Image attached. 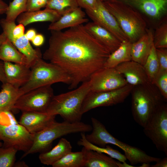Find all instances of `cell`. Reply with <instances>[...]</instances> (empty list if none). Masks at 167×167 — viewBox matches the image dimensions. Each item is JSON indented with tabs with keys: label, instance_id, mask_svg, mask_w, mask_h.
<instances>
[{
	"label": "cell",
	"instance_id": "cell-15",
	"mask_svg": "<svg viewBox=\"0 0 167 167\" xmlns=\"http://www.w3.org/2000/svg\"><path fill=\"white\" fill-rule=\"evenodd\" d=\"M115 68L124 77L127 83L133 86H150V82L143 65L134 61L122 63Z\"/></svg>",
	"mask_w": 167,
	"mask_h": 167
},
{
	"label": "cell",
	"instance_id": "cell-30",
	"mask_svg": "<svg viewBox=\"0 0 167 167\" xmlns=\"http://www.w3.org/2000/svg\"><path fill=\"white\" fill-rule=\"evenodd\" d=\"M78 7L77 0H49L45 8L55 11L62 16Z\"/></svg>",
	"mask_w": 167,
	"mask_h": 167
},
{
	"label": "cell",
	"instance_id": "cell-28",
	"mask_svg": "<svg viewBox=\"0 0 167 167\" xmlns=\"http://www.w3.org/2000/svg\"><path fill=\"white\" fill-rule=\"evenodd\" d=\"M85 161V155L83 150L81 151L70 152L62 158L54 163L53 167H83Z\"/></svg>",
	"mask_w": 167,
	"mask_h": 167
},
{
	"label": "cell",
	"instance_id": "cell-33",
	"mask_svg": "<svg viewBox=\"0 0 167 167\" xmlns=\"http://www.w3.org/2000/svg\"><path fill=\"white\" fill-rule=\"evenodd\" d=\"M17 151L12 147H0V167H14Z\"/></svg>",
	"mask_w": 167,
	"mask_h": 167
},
{
	"label": "cell",
	"instance_id": "cell-21",
	"mask_svg": "<svg viewBox=\"0 0 167 167\" xmlns=\"http://www.w3.org/2000/svg\"><path fill=\"white\" fill-rule=\"evenodd\" d=\"M62 15L57 11L45 8L43 10L26 11L20 14L17 18L19 24L24 26L34 22H54L58 20Z\"/></svg>",
	"mask_w": 167,
	"mask_h": 167
},
{
	"label": "cell",
	"instance_id": "cell-14",
	"mask_svg": "<svg viewBox=\"0 0 167 167\" xmlns=\"http://www.w3.org/2000/svg\"><path fill=\"white\" fill-rule=\"evenodd\" d=\"M85 12L93 22L108 30L121 42L129 40L115 17L102 1L98 0L93 9L85 10Z\"/></svg>",
	"mask_w": 167,
	"mask_h": 167
},
{
	"label": "cell",
	"instance_id": "cell-37",
	"mask_svg": "<svg viewBox=\"0 0 167 167\" xmlns=\"http://www.w3.org/2000/svg\"><path fill=\"white\" fill-rule=\"evenodd\" d=\"M98 0H77L78 5L85 10L93 9Z\"/></svg>",
	"mask_w": 167,
	"mask_h": 167
},
{
	"label": "cell",
	"instance_id": "cell-19",
	"mask_svg": "<svg viewBox=\"0 0 167 167\" xmlns=\"http://www.w3.org/2000/svg\"><path fill=\"white\" fill-rule=\"evenodd\" d=\"M84 26L86 30L110 53L121 45L122 42L113 35L93 22H88Z\"/></svg>",
	"mask_w": 167,
	"mask_h": 167
},
{
	"label": "cell",
	"instance_id": "cell-3",
	"mask_svg": "<svg viewBox=\"0 0 167 167\" xmlns=\"http://www.w3.org/2000/svg\"><path fill=\"white\" fill-rule=\"evenodd\" d=\"M92 130L91 133L85 135L86 139L90 143L101 147L108 144L115 145L124 152V155L131 165L156 162L161 158L148 155L145 152L135 147L122 142L113 136L99 121L92 118Z\"/></svg>",
	"mask_w": 167,
	"mask_h": 167
},
{
	"label": "cell",
	"instance_id": "cell-2",
	"mask_svg": "<svg viewBox=\"0 0 167 167\" xmlns=\"http://www.w3.org/2000/svg\"><path fill=\"white\" fill-rule=\"evenodd\" d=\"M90 90L88 80L72 91L54 95L46 112L52 115H59L64 121L69 122L81 121L82 105Z\"/></svg>",
	"mask_w": 167,
	"mask_h": 167
},
{
	"label": "cell",
	"instance_id": "cell-22",
	"mask_svg": "<svg viewBox=\"0 0 167 167\" xmlns=\"http://www.w3.org/2000/svg\"><path fill=\"white\" fill-rule=\"evenodd\" d=\"M72 147L70 142L62 138L50 150L41 152L39 155L41 162L45 165H52L69 152L72 151Z\"/></svg>",
	"mask_w": 167,
	"mask_h": 167
},
{
	"label": "cell",
	"instance_id": "cell-40",
	"mask_svg": "<svg viewBox=\"0 0 167 167\" xmlns=\"http://www.w3.org/2000/svg\"><path fill=\"white\" fill-rule=\"evenodd\" d=\"M36 34L35 30L32 28L27 30L24 35L29 41H31Z\"/></svg>",
	"mask_w": 167,
	"mask_h": 167
},
{
	"label": "cell",
	"instance_id": "cell-27",
	"mask_svg": "<svg viewBox=\"0 0 167 167\" xmlns=\"http://www.w3.org/2000/svg\"><path fill=\"white\" fill-rule=\"evenodd\" d=\"M77 144L88 149L105 154L121 162H125L127 160L124 155L108 145L105 147H101L90 143L86 139L85 133H81V138L78 141Z\"/></svg>",
	"mask_w": 167,
	"mask_h": 167
},
{
	"label": "cell",
	"instance_id": "cell-12",
	"mask_svg": "<svg viewBox=\"0 0 167 167\" xmlns=\"http://www.w3.org/2000/svg\"><path fill=\"white\" fill-rule=\"evenodd\" d=\"M33 135L18 122L0 123V140L3 142V146L12 147L25 153L32 144Z\"/></svg>",
	"mask_w": 167,
	"mask_h": 167
},
{
	"label": "cell",
	"instance_id": "cell-20",
	"mask_svg": "<svg viewBox=\"0 0 167 167\" xmlns=\"http://www.w3.org/2000/svg\"><path fill=\"white\" fill-rule=\"evenodd\" d=\"M85 17V12L81 7H78L64 14L57 21L51 23L48 29L50 31H61L65 28L83 24L88 21V19Z\"/></svg>",
	"mask_w": 167,
	"mask_h": 167
},
{
	"label": "cell",
	"instance_id": "cell-43",
	"mask_svg": "<svg viewBox=\"0 0 167 167\" xmlns=\"http://www.w3.org/2000/svg\"><path fill=\"white\" fill-rule=\"evenodd\" d=\"M14 167H28L24 161H18L15 163Z\"/></svg>",
	"mask_w": 167,
	"mask_h": 167
},
{
	"label": "cell",
	"instance_id": "cell-35",
	"mask_svg": "<svg viewBox=\"0 0 167 167\" xmlns=\"http://www.w3.org/2000/svg\"><path fill=\"white\" fill-rule=\"evenodd\" d=\"M160 70L159 72L167 71V48H156Z\"/></svg>",
	"mask_w": 167,
	"mask_h": 167
},
{
	"label": "cell",
	"instance_id": "cell-23",
	"mask_svg": "<svg viewBox=\"0 0 167 167\" xmlns=\"http://www.w3.org/2000/svg\"><path fill=\"white\" fill-rule=\"evenodd\" d=\"M85 167H118V161L105 154L88 149L84 147Z\"/></svg>",
	"mask_w": 167,
	"mask_h": 167
},
{
	"label": "cell",
	"instance_id": "cell-39",
	"mask_svg": "<svg viewBox=\"0 0 167 167\" xmlns=\"http://www.w3.org/2000/svg\"><path fill=\"white\" fill-rule=\"evenodd\" d=\"M151 167H167V157H165L161 159L159 161L156 162V163L153 165H151Z\"/></svg>",
	"mask_w": 167,
	"mask_h": 167
},
{
	"label": "cell",
	"instance_id": "cell-45",
	"mask_svg": "<svg viewBox=\"0 0 167 167\" xmlns=\"http://www.w3.org/2000/svg\"><path fill=\"white\" fill-rule=\"evenodd\" d=\"M6 35L4 32H2L0 34V46L2 43L6 40Z\"/></svg>",
	"mask_w": 167,
	"mask_h": 167
},
{
	"label": "cell",
	"instance_id": "cell-6",
	"mask_svg": "<svg viewBox=\"0 0 167 167\" xmlns=\"http://www.w3.org/2000/svg\"><path fill=\"white\" fill-rule=\"evenodd\" d=\"M153 85L134 86L131 92L133 119L143 127L157 109L166 102Z\"/></svg>",
	"mask_w": 167,
	"mask_h": 167
},
{
	"label": "cell",
	"instance_id": "cell-17",
	"mask_svg": "<svg viewBox=\"0 0 167 167\" xmlns=\"http://www.w3.org/2000/svg\"><path fill=\"white\" fill-rule=\"evenodd\" d=\"M154 29L148 28L141 37L132 43L131 55L132 61L143 66L144 65L154 45Z\"/></svg>",
	"mask_w": 167,
	"mask_h": 167
},
{
	"label": "cell",
	"instance_id": "cell-10",
	"mask_svg": "<svg viewBox=\"0 0 167 167\" xmlns=\"http://www.w3.org/2000/svg\"><path fill=\"white\" fill-rule=\"evenodd\" d=\"M133 87L128 84L110 91L95 92L90 90L83 102L82 114L97 107L111 106L123 102L131 93Z\"/></svg>",
	"mask_w": 167,
	"mask_h": 167
},
{
	"label": "cell",
	"instance_id": "cell-41",
	"mask_svg": "<svg viewBox=\"0 0 167 167\" xmlns=\"http://www.w3.org/2000/svg\"><path fill=\"white\" fill-rule=\"evenodd\" d=\"M0 81L3 84L6 83L4 72V63L0 60Z\"/></svg>",
	"mask_w": 167,
	"mask_h": 167
},
{
	"label": "cell",
	"instance_id": "cell-4",
	"mask_svg": "<svg viewBox=\"0 0 167 167\" xmlns=\"http://www.w3.org/2000/svg\"><path fill=\"white\" fill-rule=\"evenodd\" d=\"M92 130V126L81 121L70 122L64 121L58 122L55 121L41 131L33 134L32 144L21 158L30 154L49 151L53 142L62 136L72 133H85Z\"/></svg>",
	"mask_w": 167,
	"mask_h": 167
},
{
	"label": "cell",
	"instance_id": "cell-24",
	"mask_svg": "<svg viewBox=\"0 0 167 167\" xmlns=\"http://www.w3.org/2000/svg\"><path fill=\"white\" fill-rule=\"evenodd\" d=\"M21 96L19 88L7 82L3 84L0 92V113L14 109L17 101Z\"/></svg>",
	"mask_w": 167,
	"mask_h": 167
},
{
	"label": "cell",
	"instance_id": "cell-7",
	"mask_svg": "<svg viewBox=\"0 0 167 167\" xmlns=\"http://www.w3.org/2000/svg\"><path fill=\"white\" fill-rule=\"evenodd\" d=\"M31 74L28 81L19 88L21 96L36 88L61 82L70 85L69 76L60 67L48 63L41 58L37 60L30 68Z\"/></svg>",
	"mask_w": 167,
	"mask_h": 167
},
{
	"label": "cell",
	"instance_id": "cell-34",
	"mask_svg": "<svg viewBox=\"0 0 167 167\" xmlns=\"http://www.w3.org/2000/svg\"><path fill=\"white\" fill-rule=\"evenodd\" d=\"M154 85L159 90L161 95L166 101L167 100V71L159 72Z\"/></svg>",
	"mask_w": 167,
	"mask_h": 167
},
{
	"label": "cell",
	"instance_id": "cell-13",
	"mask_svg": "<svg viewBox=\"0 0 167 167\" xmlns=\"http://www.w3.org/2000/svg\"><path fill=\"white\" fill-rule=\"evenodd\" d=\"M91 91L104 92L120 88L128 84L115 68L103 67L94 72L88 80Z\"/></svg>",
	"mask_w": 167,
	"mask_h": 167
},
{
	"label": "cell",
	"instance_id": "cell-32",
	"mask_svg": "<svg viewBox=\"0 0 167 167\" xmlns=\"http://www.w3.org/2000/svg\"><path fill=\"white\" fill-rule=\"evenodd\" d=\"M153 44L156 48H167V20L154 29Z\"/></svg>",
	"mask_w": 167,
	"mask_h": 167
},
{
	"label": "cell",
	"instance_id": "cell-46",
	"mask_svg": "<svg viewBox=\"0 0 167 167\" xmlns=\"http://www.w3.org/2000/svg\"><path fill=\"white\" fill-rule=\"evenodd\" d=\"M142 165L140 167H150L151 165L149 163H143L141 164Z\"/></svg>",
	"mask_w": 167,
	"mask_h": 167
},
{
	"label": "cell",
	"instance_id": "cell-16",
	"mask_svg": "<svg viewBox=\"0 0 167 167\" xmlns=\"http://www.w3.org/2000/svg\"><path fill=\"white\" fill-rule=\"evenodd\" d=\"M55 116L46 112L23 111L18 123L33 134L41 131L55 122Z\"/></svg>",
	"mask_w": 167,
	"mask_h": 167
},
{
	"label": "cell",
	"instance_id": "cell-18",
	"mask_svg": "<svg viewBox=\"0 0 167 167\" xmlns=\"http://www.w3.org/2000/svg\"><path fill=\"white\" fill-rule=\"evenodd\" d=\"M3 62L4 72L7 83L19 88L28 81L31 74L30 68L26 65Z\"/></svg>",
	"mask_w": 167,
	"mask_h": 167
},
{
	"label": "cell",
	"instance_id": "cell-31",
	"mask_svg": "<svg viewBox=\"0 0 167 167\" xmlns=\"http://www.w3.org/2000/svg\"><path fill=\"white\" fill-rule=\"evenodd\" d=\"M27 0H13L10 2L5 13V19L10 21H15L21 13L27 11Z\"/></svg>",
	"mask_w": 167,
	"mask_h": 167
},
{
	"label": "cell",
	"instance_id": "cell-5",
	"mask_svg": "<svg viewBox=\"0 0 167 167\" xmlns=\"http://www.w3.org/2000/svg\"><path fill=\"white\" fill-rule=\"evenodd\" d=\"M102 2L115 17L131 43L138 40L145 33L148 27L145 20L137 11L115 0Z\"/></svg>",
	"mask_w": 167,
	"mask_h": 167
},
{
	"label": "cell",
	"instance_id": "cell-47",
	"mask_svg": "<svg viewBox=\"0 0 167 167\" xmlns=\"http://www.w3.org/2000/svg\"><path fill=\"white\" fill-rule=\"evenodd\" d=\"M3 144L2 142L0 141V147L2 146Z\"/></svg>",
	"mask_w": 167,
	"mask_h": 167
},
{
	"label": "cell",
	"instance_id": "cell-26",
	"mask_svg": "<svg viewBox=\"0 0 167 167\" xmlns=\"http://www.w3.org/2000/svg\"><path fill=\"white\" fill-rule=\"evenodd\" d=\"M0 60L28 66L26 56L7 38L0 46Z\"/></svg>",
	"mask_w": 167,
	"mask_h": 167
},
{
	"label": "cell",
	"instance_id": "cell-42",
	"mask_svg": "<svg viewBox=\"0 0 167 167\" xmlns=\"http://www.w3.org/2000/svg\"><path fill=\"white\" fill-rule=\"evenodd\" d=\"M8 5L3 0H0V15L5 14Z\"/></svg>",
	"mask_w": 167,
	"mask_h": 167
},
{
	"label": "cell",
	"instance_id": "cell-9",
	"mask_svg": "<svg viewBox=\"0 0 167 167\" xmlns=\"http://www.w3.org/2000/svg\"><path fill=\"white\" fill-rule=\"evenodd\" d=\"M137 11L148 27L155 28L167 20V0H115Z\"/></svg>",
	"mask_w": 167,
	"mask_h": 167
},
{
	"label": "cell",
	"instance_id": "cell-38",
	"mask_svg": "<svg viewBox=\"0 0 167 167\" xmlns=\"http://www.w3.org/2000/svg\"><path fill=\"white\" fill-rule=\"evenodd\" d=\"M44 41V36L42 34H37L31 41L34 46L38 47L42 45Z\"/></svg>",
	"mask_w": 167,
	"mask_h": 167
},
{
	"label": "cell",
	"instance_id": "cell-25",
	"mask_svg": "<svg viewBox=\"0 0 167 167\" xmlns=\"http://www.w3.org/2000/svg\"><path fill=\"white\" fill-rule=\"evenodd\" d=\"M131 44L129 40L122 41L119 47L110 53L104 67L115 68L122 63L132 60L131 55Z\"/></svg>",
	"mask_w": 167,
	"mask_h": 167
},
{
	"label": "cell",
	"instance_id": "cell-36",
	"mask_svg": "<svg viewBox=\"0 0 167 167\" xmlns=\"http://www.w3.org/2000/svg\"><path fill=\"white\" fill-rule=\"evenodd\" d=\"M49 0H27V11H31L40 10L45 7Z\"/></svg>",
	"mask_w": 167,
	"mask_h": 167
},
{
	"label": "cell",
	"instance_id": "cell-8",
	"mask_svg": "<svg viewBox=\"0 0 167 167\" xmlns=\"http://www.w3.org/2000/svg\"><path fill=\"white\" fill-rule=\"evenodd\" d=\"M143 128L145 135L159 151L167 156V105H161L147 121Z\"/></svg>",
	"mask_w": 167,
	"mask_h": 167
},
{
	"label": "cell",
	"instance_id": "cell-11",
	"mask_svg": "<svg viewBox=\"0 0 167 167\" xmlns=\"http://www.w3.org/2000/svg\"><path fill=\"white\" fill-rule=\"evenodd\" d=\"M54 96L51 85L36 88L21 96L14 107L23 111L46 112Z\"/></svg>",
	"mask_w": 167,
	"mask_h": 167
},
{
	"label": "cell",
	"instance_id": "cell-1",
	"mask_svg": "<svg viewBox=\"0 0 167 167\" xmlns=\"http://www.w3.org/2000/svg\"><path fill=\"white\" fill-rule=\"evenodd\" d=\"M50 31L49 47L43 58L61 68L69 76L70 89L88 80L94 72L104 67L110 53L83 24L64 32Z\"/></svg>",
	"mask_w": 167,
	"mask_h": 167
},
{
	"label": "cell",
	"instance_id": "cell-29",
	"mask_svg": "<svg viewBox=\"0 0 167 167\" xmlns=\"http://www.w3.org/2000/svg\"><path fill=\"white\" fill-rule=\"evenodd\" d=\"M143 66L150 82L152 84L154 85L155 80L160 70L156 48L154 45L152 47L150 54Z\"/></svg>",
	"mask_w": 167,
	"mask_h": 167
},
{
	"label": "cell",
	"instance_id": "cell-44",
	"mask_svg": "<svg viewBox=\"0 0 167 167\" xmlns=\"http://www.w3.org/2000/svg\"><path fill=\"white\" fill-rule=\"evenodd\" d=\"M118 167H133L134 166L129 165L127 164L126 162H121L118 161Z\"/></svg>",
	"mask_w": 167,
	"mask_h": 167
}]
</instances>
